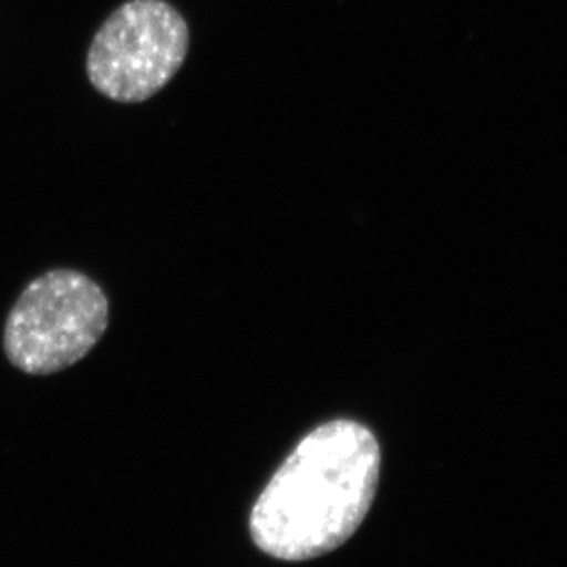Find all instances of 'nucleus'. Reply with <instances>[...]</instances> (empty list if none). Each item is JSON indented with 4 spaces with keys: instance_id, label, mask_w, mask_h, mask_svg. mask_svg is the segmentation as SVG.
I'll return each mask as SVG.
<instances>
[{
    "instance_id": "nucleus-1",
    "label": "nucleus",
    "mask_w": 567,
    "mask_h": 567,
    "mask_svg": "<svg viewBox=\"0 0 567 567\" xmlns=\"http://www.w3.org/2000/svg\"><path fill=\"white\" fill-rule=\"evenodd\" d=\"M382 453L360 422H327L308 433L277 470L251 513L252 540L299 563L343 546L371 511Z\"/></svg>"
},
{
    "instance_id": "nucleus-2",
    "label": "nucleus",
    "mask_w": 567,
    "mask_h": 567,
    "mask_svg": "<svg viewBox=\"0 0 567 567\" xmlns=\"http://www.w3.org/2000/svg\"><path fill=\"white\" fill-rule=\"evenodd\" d=\"M110 299L76 269H52L22 289L6 319V358L17 371L49 377L76 365L104 338Z\"/></svg>"
},
{
    "instance_id": "nucleus-3",
    "label": "nucleus",
    "mask_w": 567,
    "mask_h": 567,
    "mask_svg": "<svg viewBox=\"0 0 567 567\" xmlns=\"http://www.w3.org/2000/svg\"><path fill=\"white\" fill-rule=\"evenodd\" d=\"M190 30L164 0H130L100 27L87 52V78L118 104H141L163 91L185 63Z\"/></svg>"
}]
</instances>
